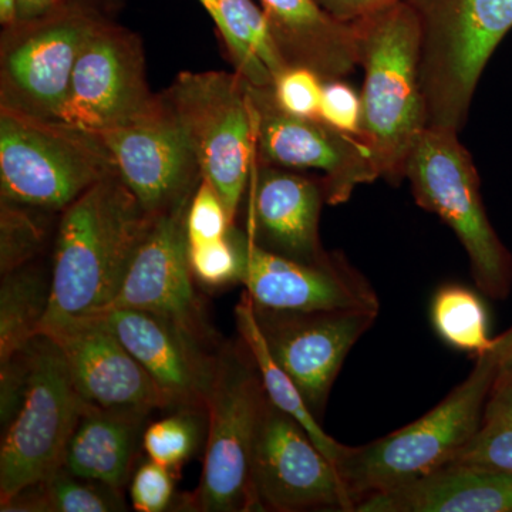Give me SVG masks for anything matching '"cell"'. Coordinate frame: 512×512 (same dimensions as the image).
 Segmentation results:
<instances>
[{
  "label": "cell",
  "instance_id": "6da1fadb",
  "mask_svg": "<svg viewBox=\"0 0 512 512\" xmlns=\"http://www.w3.org/2000/svg\"><path fill=\"white\" fill-rule=\"evenodd\" d=\"M153 220L119 174L70 204L57 225L52 295L43 326L109 309Z\"/></svg>",
  "mask_w": 512,
  "mask_h": 512
},
{
  "label": "cell",
  "instance_id": "7a4b0ae2",
  "mask_svg": "<svg viewBox=\"0 0 512 512\" xmlns=\"http://www.w3.org/2000/svg\"><path fill=\"white\" fill-rule=\"evenodd\" d=\"M353 28L359 66L365 70L360 138L372 151L380 178L399 185L414 144L429 127L420 80L419 18L403 0Z\"/></svg>",
  "mask_w": 512,
  "mask_h": 512
},
{
  "label": "cell",
  "instance_id": "3957f363",
  "mask_svg": "<svg viewBox=\"0 0 512 512\" xmlns=\"http://www.w3.org/2000/svg\"><path fill=\"white\" fill-rule=\"evenodd\" d=\"M498 375L500 366L488 350L477 356L467 379L419 420L365 446L348 447L336 468L353 510L370 495L410 483L450 463L480 430Z\"/></svg>",
  "mask_w": 512,
  "mask_h": 512
},
{
  "label": "cell",
  "instance_id": "277c9868",
  "mask_svg": "<svg viewBox=\"0 0 512 512\" xmlns=\"http://www.w3.org/2000/svg\"><path fill=\"white\" fill-rule=\"evenodd\" d=\"M421 29L429 127L460 133L488 60L512 29V0H406Z\"/></svg>",
  "mask_w": 512,
  "mask_h": 512
},
{
  "label": "cell",
  "instance_id": "5b68a950",
  "mask_svg": "<svg viewBox=\"0 0 512 512\" xmlns=\"http://www.w3.org/2000/svg\"><path fill=\"white\" fill-rule=\"evenodd\" d=\"M113 174H119L116 163L99 134L0 109L2 201L63 212Z\"/></svg>",
  "mask_w": 512,
  "mask_h": 512
},
{
  "label": "cell",
  "instance_id": "8992f818",
  "mask_svg": "<svg viewBox=\"0 0 512 512\" xmlns=\"http://www.w3.org/2000/svg\"><path fill=\"white\" fill-rule=\"evenodd\" d=\"M265 397L261 373L241 338L218 348L207 402L204 468L197 490L184 497V510L259 511L251 460Z\"/></svg>",
  "mask_w": 512,
  "mask_h": 512
},
{
  "label": "cell",
  "instance_id": "52a82bcc",
  "mask_svg": "<svg viewBox=\"0 0 512 512\" xmlns=\"http://www.w3.org/2000/svg\"><path fill=\"white\" fill-rule=\"evenodd\" d=\"M404 178L417 204L439 215L460 239L477 288L497 301L507 298L512 256L488 220L476 165L457 131L427 127L407 158Z\"/></svg>",
  "mask_w": 512,
  "mask_h": 512
},
{
  "label": "cell",
  "instance_id": "ba28073f",
  "mask_svg": "<svg viewBox=\"0 0 512 512\" xmlns=\"http://www.w3.org/2000/svg\"><path fill=\"white\" fill-rule=\"evenodd\" d=\"M163 96L191 138L202 178L234 222L256 158L249 82L238 72H183Z\"/></svg>",
  "mask_w": 512,
  "mask_h": 512
},
{
  "label": "cell",
  "instance_id": "9c48e42d",
  "mask_svg": "<svg viewBox=\"0 0 512 512\" xmlns=\"http://www.w3.org/2000/svg\"><path fill=\"white\" fill-rule=\"evenodd\" d=\"M84 402L56 343L39 335L29 348L25 393L3 429L0 507L63 466Z\"/></svg>",
  "mask_w": 512,
  "mask_h": 512
},
{
  "label": "cell",
  "instance_id": "30bf717a",
  "mask_svg": "<svg viewBox=\"0 0 512 512\" xmlns=\"http://www.w3.org/2000/svg\"><path fill=\"white\" fill-rule=\"evenodd\" d=\"M100 16L97 10L63 0L40 18L16 20L3 28L0 109L59 120L77 56Z\"/></svg>",
  "mask_w": 512,
  "mask_h": 512
},
{
  "label": "cell",
  "instance_id": "8fae6325",
  "mask_svg": "<svg viewBox=\"0 0 512 512\" xmlns=\"http://www.w3.org/2000/svg\"><path fill=\"white\" fill-rule=\"evenodd\" d=\"M251 480L259 511L353 510L338 468L268 394L252 447Z\"/></svg>",
  "mask_w": 512,
  "mask_h": 512
},
{
  "label": "cell",
  "instance_id": "7c38bea8",
  "mask_svg": "<svg viewBox=\"0 0 512 512\" xmlns=\"http://www.w3.org/2000/svg\"><path fill=\"white\" fill-rule=\"evenodd\" d=\"M157 100L140 37L100 16L77 56L59 120L101 133L143 116Z\"/></svg>",
  "mask_w": 512,
  "mask_h": 512
},
{
  "label": "cell",
  "instance_id": "4fadbf2b",
  "mask_svg": "<svg viewBox=\"0 0 512 512\" xmlns=\"http://www.w3.org/2000/svg\"><path fill=\"white\" fill-rule=\"evenodd\" d=\"M255 117L256 157L261 164L286 170H319L326 202L343 204L357 185L380 178L372 151L359 136H350L319 119L286 113L276 104L272 87L249 83Z\"/></svg>",
  "mask_w": 512,
  "mask_h": 512
},
{
  "label": "cell",
  "instance_id": "5bb4252c",
  "mask_svg": "<svg viewBox=\"0 0 512 512\" xmlns=\"http://www.w3.org/2000/svg\"><path fill=\"white\" fill-rule=\"evenodd\" d=\"M99 134L121 180L147 214H167L190 204L202 180L184 124L163 94L143 116Z\"/></svg>",
  "mask_w": 512,
  "mask_h": 512
},
{
  "label": "cell",
  "instance_id": "9a60e30c",
  "mask_svg": "<svg viewBox=\"0 0 512 512\" xmlns=\"http://www.w3.org/2000/svg\"><path fill=\"white\" fill-rule=\"evenodd\" d=\"M254 312L272 359L291 377L313 416L322 420L346 357L379 313L278 311L255 303Z\"/></svg>",
  "mask_w": 512,
  "mask_h": 512
},
{
  "label": "cell",
  "instance_id": "2e32d148",
  "mask_svg": "<svg viewBox=\"0 0 512 512\" xmlns=\"http://www.w3.org/2000/svg\"><path fill=\"white\" fill-rule=\"evenodd\" d=\"M241 248V282L255 305L278 311L380 312L379 296L372 284L346 261L330 255L319 264L293 261L258 247L238 231Z\"/></svg>",
  "mask_w": 512,
  "mask_h": 512
},
{
  "label": "cell",
  "instance_id": "e0dca14e",
  "mask_svg": "<svg viewBox=\"0 0 512 512\" xmlns=\"http://www.w3.org/2000/svg\"><path fill=\"white\" fill-rule=\"evenodd\" d=\"M40 335L53 340L62 352L84 403L146 417L167 410L146 370L99 315L57 320L43 326Z\"/></svg>",
  "mask_w": 512,
  "mask_h": 512
},
{
  "label": "cell",
  "instance_id": "ac0fdd59",
  "mask_svg": "<svg viewBox=\"0 0 512 512\" xmlns=\"http://www.w3.org/2000/svg\"><path fill=\"white\" fill-rule=\"evenodd\" d=\"M188 205L154 217L110 308L157 313L212 345L214 336L195 292L188 259Z\"/></svg>",
  "mask_w": 512,
  "mask_h": 512
},
{
  "label": "cell",
  "instance_id": "d6986e66",
  "mask_svg": "<svg viewBox=\"0 0 512 512\" xmlns=\"http://www.w3.org/2000/svg\"><path fill=\"white\" fill-rule=\"evenodd\" d=\"M99 316L156 384L165 412L207 410L217 350L157 313L109 308Z\"/></svg>",
  "mask_w": 512,
  "mask_h": 512
},
{
  "label": "cell",
  "instance_id": "ffe728a7",
  "mask_svg": "<svg viewBox=\"0 0 512 512\" xmlns=\"http://www.w3.org/2000/svg\"><path fill=\"white\" fill-rule=\"evenodd\" d=\"M245 234L258 247L293 261L319 264L330 258L319 237L326 202L322 178L259 164L252 171Z\"/></svg>",
  "mask_w": 512,
  "mask_h": 512
},
{
  "label": "cell",
  "instance_id": "44dd1931",
  "mask_svg": "<svg viewBox=\"0 0 512 512\" xmlns=\"http://www.w3.org/2000/svg\"><path fill=\"white\" fill-rule=\"evenodd\" d=\"M353 512H512V474L448 463L370 495Z\"/></svg>",
  "mask_w": 512,
  "mask_h": 512
},
{
  "label": "cell",
  "instance_id": "7402d4cb",
  "mask_svg": "<svg viewBox=\"0 0 512 512\" xmlns=\"http://www.w3.org/2000/svg\"><path fill=\"white\" fill-rule=\"evenodd\" d=\"M261 6L286 66L308 67L323 80L342 79L359 66L355 28L330 18L315 0H261Z\"/></svg>",
  "mask_w": 512,
  "mask_h": 512
},
{
  "label": "cell",
  "instance_id": "603a6c76",
  "mask_svg": "<svg viewBox=\"0 0 512 512\" xmlns=\"http://www.w3.org/2000/svg\"><path fill=\"white\" fill-rule=\"evenodd\" d=\"M148 417L113 412L84 403L66 451L67 471L124 490L130 483L143 450Z\"/></svg>",
  "mask_w": 512,
  "mask_h": 512
},
{
  "label": "cell",
  "instance_id": "cb8c5ba5",
  "mask_svg": "<svg viewBox=\"0 0 512 512\" xmlns=\"http://www.w3.org/2000/svg\"><path fill=\"white\" fill-rule=\"evenodd\" d=\"M235 320H237L239 338L248 346L249 352L254 356L269 400L298 421L309 434L313 443L336 466L348 450V446L339 443L322 429V424L313 416L296 384L272 359L264 338H262L258 322H256L254 302L247 291L242 293L237 308H235Z\"/></svg>",
  "mask_w": 512,
  "mask_h": 512
},
{
  "label": "cell",
  "instance_id": "d4e9b609",
  "mask_svg": "<svg viewBox=\"0 0 512 512\" xmlns=\"http://www.w3.org/2000/svg\"><path fill=\"white\" fill-rule=\"evenodd\" d=\"M52 295V276L39 266H20L2 275L0 365L29 348L42 332Z\"/></svg>",
  "mask_w": 512,
  "mask_h": 512
},
{
  "label": "cell",
  "instance_id": "484cf974",
  "mask_svg": "<svg viewBox=\"0 0 512 512\" xmlns=\"http://www.w3.org/2000/svg\"><path fill=\"white\" fill-rule=\"evenodd\" d=\"M227 25V50L235 72L256 87H272L286 63L279 55L264 12L252 0H217Z\"/></svg>",
  "mask_w": 512,
  "mask_h": 512
},
{
  "label": "cell",
  "instance_id": "4316f807",
  "mask_svg": "<svg viewBox=\"0 0 512 512\" xmlns=\"http://www.w3.org/2000/svg\"><path fill=\"white\" fill-rule=\"evenodd\" d=\"M123 490L74 476L60 467L20 491L3 512H119L127 510Z\"/></svg>",
  "mask_w": 512,
  "mask_h": 512
},
{
  "label": "cell",
  "instance_id": "83f0119b",
  "mask_svg": "<svg viewBox=\"0 0 512 512\" xmlns=\"http://www.w3.org/2000/svg\"><path fill=\"white\" fill-rule=\"evenodd\" d=\"M431 322L451 348L476 356L493 348L484 303L466 286L447 285L437 291L431 303Z\"/></svg>",
  "mask_w": 512,
  "mask_h": 512
},
{
  "label": "cell",
  "instance_id": "f1b7e54d",
  "mask_svg": "<svg viewBox=\"0 0 512 512\" xmlns=\"http://www.w3.org/2000/svg\"><path fill=\"white\" fill-rule=\"evenodd\" d=\"M207 424V410H171L163 419L147 424L144 453L170 470H180L197 454L202 439L207 437Z\"/></svg>",
  "mask_w": 512,
  "mask_h": 512
},
{
  "label": "cell",
  "instance_id": "f546056e",
  "mask_svg": "<svg viewBox=\"0 0 512 512\" xmlns=\"http://www.w3.org/2000/svg\"><path fill=\"white\" fill-rule=\"evenodd\" d=\"M45 214L50 212L2 201V212H0L2 275L30 264L39 254L46 237V229L42 221Z\"/></svg>",
  "mask_w": 512,
  "mask_h": 512
},
{
  "label": "cell",
  "instance_id": "4dcf8cb0",
  "mask_svg": "<svg viewBox=\"0 0 512 512\" xmlns=\"http://www.w3.org/2000/svg\"><path fill=\"white\" fill-rule=\"evenodd\" d=\"M188 259L194 279L207 288L218 289L241 279L242 256L238 231L231 228L217 241L188 244Z\"/></svg>",
  "mask_w": 512,
  "mask_h": 512
},
{
  "label": "cell",
  "instance_id": "1f68e13d",
  "mask_svg": "<svg viewBox=\"0 0 512 512\" xmlns=\"http://www.w3.org/2000/svg\"><path fill=\"white\" fill-rule=\"evenodd\" d=\"M512 474V424L483 420L480 430L450 461Z\"/></svg>",
  "mask_w": 512,
  "mask_h": 512
},
{
  "label": "cell",
  "instance_id": "d6a6232c",
  "mask_svg": "<svg viewBox=\"0 0 512 512\" xmlns=\"http://www.w3.org/2000/svg\"><path fill=\"white\" fill-rule=\"evenodd\" d=\"M323 82L313 70L288 66L276 74L272 93L276 104L286 113L306 119H318Z\"/></svg>",
  "mask_w": 512,
  "mask_h": 512
},
{
  "label": "cell",
  "instance_id": "836d02e7",
  "mask_svg": "<svg viewBox=\"0 0 512 512\" xmlns=\"http://www.w3.org/2000/svg\"><path fill=\"white\" fill-rule=\"evenodd\" d=\"M232 222L220 194L202 178L188 205L185 228L188 244L217 241L231 231Z\"/></svg>",
  "mask_w": 512,
  "mask_h": 512
},
{
  "label": "cell",
  "instance_id": "e575fe53",
  "mask_svg": "<svg viewBox=\"0 0 512 512\" xmlns=\"http://www.w3.org/2000/svg\"><path fill=\"white\" fill-rule=\"evenodd\" d=\"M130 495L138 512L170 510L175 501L174 471L147 457L131 476Z\"/></svg>",
  "mask_w": 512,
  "mask_h": 512
},
{
  "label": "cell",
  "instance_id": "d590c367",
  "mask_svg": "<svg viewBox=\"0 0 512 512\" xmlns=\"http://www.w3.org/2000/svg\"><path fill=\"white\" fill-rule=\"evenodd\" d=\"M318 119L342 133L360 137L362 99L342 79L325 80Z\"/></svg>",
  "mask_w": 512,
  "mask_h": 512
},
{
  "label": "cell",
  "instance_id": "8d00e7d4",
  "mask_svg": "<svg viewBox=\"0 0 512 512\" xmlns=\"http://www.w3.org/2000/svg\"><path fill=\"white\" fill-rule=\"evenodd\" d=\"M315 2L323 12L328 13L330 18L345 25H353L403 0H315Z\"/></svg>",
  "mask_w": 512,
  "mask_h": 512
},
{
  "label": "cell",
  "instance_id": "74e56055",
  "mask_svg": "<svg viewBox=\"0 0 512 512\" xmlns=\"http://www.w3.org/2000/svg\"><path fill=\"white\" fill-rule=\"evenodd\" d=\"M483 420H501L512 424V370L498 375L485 404Z\"/></svg>",
  "mask_w": 512,
  "mask_h": 512
},
{
  "label": "cell",
  "instance_id": "f35d334b",
  "mask_svg": "<svg viewBox=\"0 0 512 512\" xmlns=\"http://www.w3.org/2000/svg\"><path fill=\"white\" fill-rule=\"evenodd\" d=\"M63 0H16V20H32L52 12Z\"/></svg>",
  "mask_w": 512,
  "mask_h": 512
},
{
  "label": "cell",
  "instance_id": "ab89813d",
  "mask_svg": "<svg viewBox=\"0 0 512 512\" xmlns=\"http://www.w3.org/2000/svg\"><path fill=\"white\" fill-rule=\"evenodd\" d=\"M500 366V373L512 370V328L503 335L494 339L493 348L490 349Z\"/></svg>",
  "mask_w": 512,
  "mask_h": 512
},
{
  "label": "cell",
  "instance_id": "60d3db41",
  "mask_svg": "<svg viewBox=\"0 0 512 512\" xmlns=\"http://www.w3.org/2000/svg\"><path fill=\"white\" fill-rule=\"evenodd\" d=\"M204 9L207 10L210 18L214 20L215 28H217L218 33L222 37V42H224L225 47L228 46L229 43V33L227 29V25H225L224 18H222V13L220 10V6H218L217 0H198Z\"/></svg>",
  "mask_w": 512,
  "mask_h": 512
},
{
  "label": "cell",
  "instance_id": "b9f144b4",
  "mask_svg": "<svg viewBox=\"0 0 512 512\" xmlns=\"http://www.w3.org/2000/svg\"><path fill=\"white\" fill-rule=\"evenodd\" d=\"M70 2L79 3V5L86 6V8L97 10V12L103 13V15H107L109 10L120 5V0H70Z\"/></svg>",
  "mask_w": 512,
  "mask_h": 512
},
{
  "label": "cell",
  "instance_id": "7bdbcfd3",
  "mask_svg": "<svg viewBox=\"0 0 512 512\" xmlns=\"http://www.w3.org/2000/svg\"><path fill=\"white\" fill-rule=\"evenodd\" d=\"M16 22V0H0V23L3 28Z\"/></svg>",
  "mask_w": 512,
  "mask_h": 512
}]
</instances>
